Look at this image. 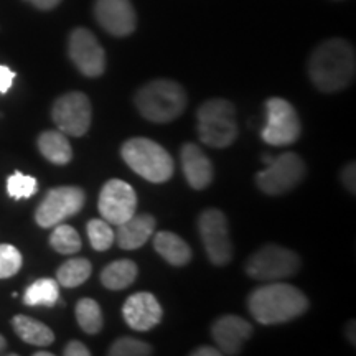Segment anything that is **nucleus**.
Segmentation results:
<instances>
[{"label": "nucleus", "mask_w": 356, "mask_h": 356, "mask_svg": "<svg viewBox=\"0 0 356 356\" xmlns=\"http://www.w3.org/2000/svg\"><path fill=\"white\" fill-rule=\"evenodd\" d=\"M355 70L353 47L341 38L320 43L309 60V76L322 92H337L350 86Z\"/></svg>", "instance_id": "f257e3e1"}, {"label": "nucleus", "mask_w": 356, "mask_h": 356, "mask_svg": "<svg viewBox=\"0 0 356 356\" xmlns=\"http://www.w3.org/2000/svg\"><path fill=\"white\" fill-rule=\"evenodd\" d=\"M248 307L257 323L277 325L305 314L309 310V299L297 287L275 280L274 284L256 289L249 296Z\"/></svg>", "instance_id": "f03ea898"}, {"label": "nucleus", "mask_w": 356, "mask_h": 356, "mask_svg": "<svg viewBox=\"0 0 356 356\" xmlns=\"http://www.w3.org/2000/svg\"><path fill=\"white\" fill-rule=\"evenodd\" d=\"M136 108L142 118L155 124L175 121L186 108V92L172 79H155L136 95Z\"/></svg>", "instance_id": "7ed1b4c3"}, {"label": "nucleus", "mask_w": 356, "mask_h": 356, "mask_svg": "<svg viewBox=\"0 0 356 356\" xmlns=\"http://www.w3.org/2000/svg\"><path fill=\"white\" fill-rule=\"evenodd\" d=\"M122 160L137 175L152 184L168 181L175 170L172 155L162 145L145 137L129 139L121 149Z\"/></svg>", "instance_id": "20e7f679"}, {"label": "nucleus", "mask_w": 356, "mask_h": 356, "mask_svg": "<svg viewBox=\"0 0 356 356\" xmlns=\"http://www.w3.org/2000/svg\"><path fill=\"white\" fill-rule=\"evenodd\" d=\"M198 136L203 144L226 149L238 137L236 126V109L229 101L210 99L200 106L198 113Z\"/></svg>", "instance_id": "39448f33"}, {"label": "nucleus", "mask_w": 356, "mask_h": 356, "mask_svg": "<svg viewBox=\"0 0 356 356\" xmlns=\"http://www.w3.org/2000/svg\"><path fill=\"white\" fill-rule=\"evenodd\" d=\"M300 257L291 249L266 244L246 262V273L261 282H275L292 277L299 273Z\"/></svg>", "instance_id": "423d86ee"}, {"label": "nucleus", "mask_w": 356, "mask_h": 356, "mask_svg": "<svg viewBox=\"0 0 356 356\" xmlns=\"http://www.w3.org/2000/svg\"><path fill=\"white\" fill-rule=\"evenodd\" d=\"M267 119L261 136L266 144L274 147L292 145L300 137V119L287 99L269 97L266 101Z\"/></svg>", "instance_id": "0eeeda50"}, {"label": "nucleus", "mask_w": 356, "mask_h": 356, "mask_svg": "<svg viewBox=\"0 0 356 356\" xmlns=\"http://www.w3.org/2000/svg\"><path fill=\"white\" fill-rule=\"evenodd\" d=\"M307 173L305 163L299 155L284 152L273 159L266 170L256 175V184L266 195H284L304 180Z\"/></svg>", "instance_id": "6e6552de"}, {"label": "nucleus", "mask_w": 356, "mask_h": 356, "mask_svg": "<svg viewBox=\"0 0 356 356\" xmlns=\"http://www.w3.org/2000/svg\"><path fill=\"white\" fill-rule=\"evenodd\" d=\"M86 195L79 186H56L47 193L35 211V221L40 228H53L66 218L81 211Z\"/></svg>", "instance_id": "1a4fd4ad"}, {"label": "nucleus", "mask_w": 356, "mask_h": 356, "mask_svg": "<svg viewBox=\"0 0 356 356\" xmlns=\"http://www.w3.org/2000/svg\"><path fill=\"white\" fill-rule=\"evenodd\" d=\"M53 122L58 131L66 136L83 137L89 131L92 109L89 97L79 91H71L60 96L51 109Z\"/></svg>", "instance_id": "9d476101"}, {"label": "nucleus", "mask_w": 356, "mask_h": 356, "mask_svg": "<svg viewBox=\"0 0 356 356\" xmlns=\"http://www.w3.org/2000/svg\"><path fill=\"white\" fill-rule=\"evenodd\" d=\"M198 229L207 254L213 264H228L233 257V244H231L228 220H226L225 213L216 208L203 211L198 220Z\"/></svg>", "instance_id": "9b49d317"}, {"label": "nucleus", "mask_w": 356, "mask_h": 356, "mask_svg": "<svg viewBox=\"0 0 356 356\" xmlns=\"http://www.w3.org/2000/svg\"><path fill=\"white\" fill-rule=\"evenodd\" d=\"M97 208H99L101 216L109 225L119 226L136 215L137 195L126 181L113 178L102 186L99 200H97Z\"/></svg>", "instance_id": "f8f14e48"}, {"label": "nucleus", "mask_w": 356, "mask_h": 356, "mask_svg": "<svg viewBox=\"0 0 356 356\" xmlns=\"http://www.w3.org/2000/svg\"><path fill=\"white\" fill-rule=\"evenodd\" d=\"M68 53L84 76L97 78L106 70V53L95 35L86 29H74L68 40Z\"/></svg>", "instance_id": "ddd939ff"}, {"label": "nucleus", "mask_w": 356, "mask_h": 356, "mask_svg": "<svg viewBox=\"0 0 356 356\" xmlns=\"http://www.w3.org/2000/svg\"><path fill=\"white\" fill-rule=\"evenodd\" d=\"M95 15L97 24L114 37H127L136 30L137 17L131 0H96Z\"/></svg>", "instance_id": "4468645a"}, {"label": "nucleus", "mask_w": 356, "mask_h": 356, "mask_svg": "<svg viewBox=\"0 0 356 356\" xmlns=\"http://www.w3.org/2000/svg\"><path fill=\"white\" fill-rule=\"evenodd\" d=\"M122 317L132 330L149 332L162 320V307L152 293H134L122 307Z\"/></svg>", "instance_id": "2eb2a0df"}, {"label": "nucleus", "mask_w": 356, "mask_h": 356, "mask_svg": "<svg viewBox=\"0 0 356 356\" xmlns=\"http://www.w3.org/2000/svg\"><path fill=\"white\" fill-rule=\"evenodd\" d=\"M251 335V323L238 315H225L218 318L211 328V337L221 355H238Z\"/></svg>", "instance_id": "dca6fc26"}, {"label": "nucleus", "mask_w": 356, "mask_h": 356, "mask_svg": "<svg viewBox=\"0 0 356 356\" xmlns=\"http://www.w3.org/2000/svg\"><path fill=\"white\" fill-rule=\"evenodd\" d=\"M181 168L188 185L195 190H204L213 181V163L195 144L181 147Z\"/></svg>", "instance_id": "f3484780"}, {"label": "nucleus", "mask_w": 356, "mask_h": 356, "mask_svg": "<svg viewBox=\"0 0 356 356\" xmlns=\"http://www.w3.org/2000/svg\"><path fill=\"white\" fill-rule=\"evenodd\" d=\"M155 231V218L150 215H134L121 222L115 231V239L121 249L134 251L149 241Z\"/></svg>", "instance_id": "a211bd4d"}, {"label": "nucleus", "mask_w": 356, "mask_h": 356, "mask_svg": "<svg viewBox=\"0 0 356 356\" xmlns=\"http://www.w3.org/2000/svg\"><path fill=\"white\" fill-rule=\"evenodd\" d=\"M154 248L168 264L181 267L191 259V249L184 239L170 231H160L154 238Z\"/></svg>", "instance_id": "6ab92c4d"}, {"label": "nucleus", "mask_w": 356, "mask_h": 356, "mask_svg": "<svg viewBox=\"0 0 356 356\" xmlns=\"http://www.w3.org/2000/svg\"><path fill=\"white\" fill-rule=\"evenodd\" d=\"M38 149L43 157L55 165H66L73 159V149H71L68 137L61 131H47L40 134Z\"/></svg>", "instance_id": "aec40b11"}, {"label": "nucleus", "mask_w": 356, "mask_h": 356, "mask_svg": "<svg viewBox=\"0 0 356 356\" xmlns=\"http://www.w3.org/2000/svg\"><path fill=\"white\" fill-rule=\"evenodd\" d=\"M12 327L25 343L33 346H48L55 341V333L47 325L26 315H15L12 318Z\"/></svg>", "instance_id": "412c9836"}, {"label": "nucleus", "mask_w": 356, "mask_h": 356, "mask_svg": "<svg viewBox=\"0 0 356 356\" xmlns=\"http://www.w3.org/2000/svg\"><path fill=\"white\" fill-rule=\"evenodd\" d=\"M137 273H139V269L134 261H114L109 266H106L101 273V284L109 291H122L136 280Z\"/></svg>", "instance_id": "4be33fe9"}, {"label": "nucleus", "mask_w": 356, "mask_h": 356, "mask_svg": "<svg viewBox=\"0 0 356 356\" xmlns=\"http://www.w3.org/2000/svg\"><path fill=\"white\" fill-rule=\"evenodd\" d=\"M60 299V284L55 279H38L26 287L24 304L29 307H55Z\"/></svg>", "instance_id": "5701e85b"}, {"label": "nucleus", "mask_w": 356, "mask_h": 356, "mask_svg": "<svg viewBox=\"0 0 356 356\" xmlns=\"http://www.w3.org/2000/svg\"><path fill=\"white\" fill-rule=\"evenodd\" d=\"M91 270L92 266L88 259H84V257H73V259L61 264L60 269L56 270V282L68 289L78 287L89 279Z\"/></svg>", "instance_id": "b1692460"}, {"label": "nucleus", "mask_w": 356, "mask_h": 356, "mask_svg": "<svg viewBox=\"0 0 356 356\" xmlns=\"http://www.w3.org/2000/svg\"><path fill=\"white\" fill-rule=\"evenodd\" d=\"M76 314V320L81 327L83 332H86L88 335H96L102 330V312L101 307L96 300L92 299H81L76 304L74 309Z\"/></svg>", "instance_id": "393cba45"}, {"label": "nucleus", "mask_w": 356, "mask_h": 356, "mask_svg": "<svg viewBox=\"0 0 356 356\" xmlns=\"http://www.w3.org/2000/svg\"><path fill=\"white\" fill-rule=\"evenodd\" d=\"M53 233L50 236V244L60 254L70 256L76 254L81 249V238H79L78 231L70 225H56L53 226Z\"/></svg>", "instance_id": "a878e982"}, {"label": "nucleus", "mask_w": 356, "mask_h": 356, "mask_svg": "<svg viewBox=\"0 0 356 356\" xmlns=\"http://www.w3.org/2000/svg\"><path fill=\"white\" fill-rule=\"evenodd\" d=\"M86 229L92 249H96V251H108L113 246L115 234L106 220H91L88 222Z\"/></svg>", "instance_id": "bb28decb"}, {"label": "nucleus", "mask_w": 356, "mask_h": 356, "mask_svg": "<svg viewBox=\"0 0 356 356\" xmlns=\"http://www.w3.org/2000/svg\"><path fill=\"white\" fill-rule=\"evenodd\" d=\"M38 190L37 178L32 175H24L22 172L12 173L7 178V193L13 200L32 198Z\"/></svg>", "instance_id": "cd10ccee"}, {"label": "nucleus", "mask_w": 356, "mask_h": 356, "mask_svg": "<svg viewBox=\"0 0 356 356\" xmlns=\"http://www.w3.org/2000/svg\"><path fill=\"white\" fill-rule=\"evenodd\" d=\"M152 353L154 350L149 343L129 337H122L115 340L108 351V355L111 356H147Z\"/></svg>", "instance_id": "c85d7f7f"}, {"label": "nucleus", "mask_w": 356, "mask_h": 356, "mask_svg": "<svg viewBox=\"0 0 356 356\" xmlns=\"http://www.w3.org/2000/svg\"><path fill=\"white\" fill-rule=\"evenodd\" d=\"M24 259L12 244H0V279H8L20 270Z\"/></svg>", "instance_id": "c756f323"}, {"label": "nucleus", "mask_w": 356, "mask_h": 356, "mask_svg": "<svg viewBox=\"0 0 356 356\" xmlns=\"http://www.w3.org/2000/svg\"><path fill=\"white\" fill-rule=\"evenodd\" d=\"M13 79H15V73L8 66L0 65V95H7L10 91Z\"/></svg>", "instance_id": "7c9ffc66"}, {"label": "nucleus", "mask_w": 356, "mask_h": 356, "mask_svg": "<svg viewBox=\"0 0 356 356\" xmlns=\"http://www.w3.org/2000/svg\"><path fill=\"white\" fill-rule=\"evenodd\" d=\"M63 353L66 356H89V355H91V351H89L88 346L83 345L81 341L73 340V341H70V343L65 346Z\"/></svg>", "instance_id": "2f4dec72"}, {"label": "nucleus", "mask_w": 356, "mask_h": 356, "mask_svg": "<svg viewBox=\"0 0 356 356\" xmlns=\"http://www.w3.org/2000/svg\"><path fill=\"white\" fill-rule=\"evenodd\" d=\"M341 180L350 193H355V163H346L343 172H341Z\"/></svg>", "instance_id": "473e14b6"}, {"label": "nucleus", "mask_w": 356, "mask_h": 356, "mask_svg": "<svg viewBox=\"0 0 356 356\" xmlns=\"http://www.w3.org/2000/svg\"><path fill=\"white\" fill-rule=\"evenodd\" d=\"M61 0H32V3L40 10H51V8H55L58 3H60Z\"/></svg>", "instance_id": "72a5a7b5"}, {"label": "nucleus", "mask_w": 356, "mask_h": 356, "mask_svg": "<svg viewBox=\"0 0 356 356\" xmlns=\"http://www.w3.org/2000/svg\"><path fill=\"white\" fill-rule=\"evenodd\" d=\"M221 351L218 348H213V346H200L193 351V356H220Z\"/></svg>", "instance_id": "f704fd0d"}, {"label": "nucleus", "mask_w": 356, "mask_h": 356, "mask_svg": "<svg viewBox=\"0 0 356 356\" xmlns=\"http://www.w3.org/2000/svg\"><path fill=\"white\" fill-rule=\"evenodd\" d=\"M6 346H7V341H6V338H3L2 335H0V353H2V351L6 350Z\"/></svg>", "instance_id": "c9c22d12"}, {"label": "nucleus", "mask_w": 356, "mask_h": 356, "mask_svg": "<svg viewBox=\"0 0 356 356\" xmlns=\"http://www.w3.org/2000/svg\"><path fill=\"white\" fill-rule=\"evenodd\" d=\"M35 356H51V353H50V351H37Z\"/></svg>", "instance_id": "e433bc0d"}, {"label": "nucleus", "mask_w": 356, "mask_h": 356, "mask_svg": "<svg viewBox=\"0 0 356 356\" xmlns=\"http://www.w3.org/2000/svg\"><path fill=\"white\" fill-rule=\"evenodd\" d=\"M273 159H274V157H269V155H264V157H262V160H264L267 165H269V163L273 162Z\"/></svg>", "instance_id": "4c0bfd02"}]
</instances>
